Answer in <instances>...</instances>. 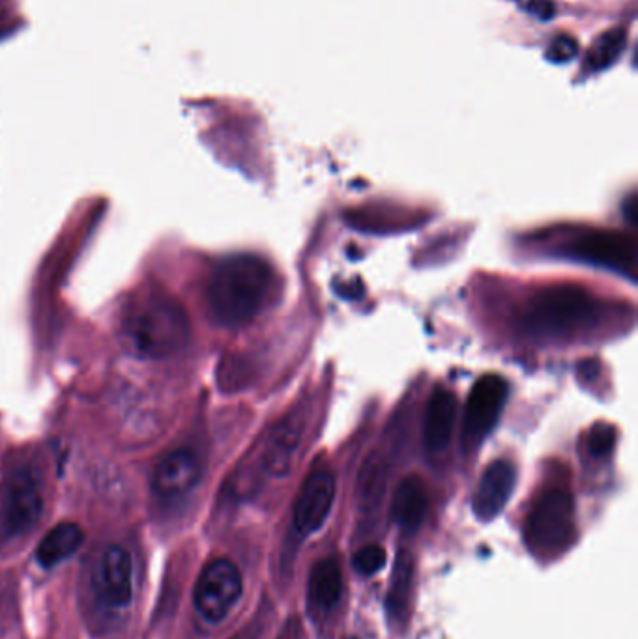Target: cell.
<instances>
[{"instance_id": "6da1fadb", "label": "cell", "mask_w": 638, "mask_h": 639, "mask_svg": "<svg viewBox=\"0 0 638 639\" xmlns=\"http://www.w3.org/2000/svg\"><path fill=\"white\" fill-rule=\"evenodd\" d=\"M120 337L131 354L161 359L188 342V316L169 294L152 288L139 290L122 311Z\"/></svg>"}, {"instance_id": "7a4b0ae2", "label": "cell", "mask_w": 638, "mask_h": 639, "mask_svg": "<svg viewBox=\"0 0 638 639\" xmlns=\"http://www.w3.org/2000/svg\"><path fill=\"white\" fill-rule=\"evenodd\" d=\"M270 266L253 255L225 258L212 273L206 301L214 320L225 327L246 326L257 314L270 292Z\"/></svg>"}, {"instance_id": "3957f363", "label": "cell", "mask_w": 638, "mask_h": 639, "mask_svg": "<svg viewBox=\"0 0 638 639\" xmlns=\"http://www.w3.org/2000/svg\"><path fill=\"white\" fill-rule=\"evenodd\" d=\"M595 301L577 286L539 292L524 311V326L539 337H566L594 320Z\"/></svg>"}, {"instance_id": "277c9868", "label": "cell", "mask_w": 638, "mask_h": 639, "mask_svg": "<svg viewBox=\"0 0 638 639\" xmlns=\"http://www.w3.org/2000/svg\"><path fill=\"white\" fill-rule=\"evenodd\" d=\"M575 533V499L564 488H552L539 497L524 527L530 550L545 557L566 552Z\"/></svg>"}, {"instance_id": "5b68a950", "label": "cell", "mask_w": 638, "mask_h": 639, "mask_svg": "<svg viewBox=\"0 0 638 639\" xmlns=\"http://www.w3.org/2000/svg\"><path fill=\"white\" fill-rule=\"evenodd\" d=\"M44 512L42 488L27 469L14 471L0 486V542L25 537Z\"/></svg>"}, {"instance_id": "8992f818", "label": "cell", "mask_w": 638, "mask_h": 639, "mask_svg": "<svg viewBox=\"0 0 638 639\" xmlns=\"http://www.w3.org/2000/svg\"><path fill=\"white\" fill-rule=\"evenodd\" d=\"M244 580L229 559H216L204 567L195 587V606L204 619L219 623L240 600Z\"/></svg>"}, {"instance_id": "52a82bcc", "label": "cell", "mask_w": 638, "mask_h": 639, "mask_svg": "<svg viewBox=\"0 0 638 639\" xmlns=\"http://www.w3.org/2000/svg\"><path fill=\"white\" fill-rule=\"evenodd\" d=\"M508 400V384L496 374L479 378L472 387L464 406L463 438L470 445H478L498 423Z\"/></svg>"}, {"instance_id": "ba28073f", "label": "cell", "mask_w": 638, "mask_h": 639, "mask_svg": "<svg viewBox=\"0 0 638 639\" xmlns=\"http://www.w3.org/2000/svg\"><path fill=\"white\" fill-rule=\"evenodd\" d=\"M573 255L610 270L620 271L627 277L637 273L635 240L622 232H590L584 234L571 247Z\"/></svg>"}, {"instance_id": "9c48e42d", "label": "cell", "mask_w": 638, "mask_h": 639, "mask_svg": "<svg viewBox=\"0 0 638 639\" xmlns=\"http://www.w3.org/2000/svg\"><path fill=\"white\" fill-rule=\"evenodd\" d=\"M335 477L319 469L313 471L300 490L294 505V526L302 535H311L324 526L328 514L334 507Z\"/></svg>"}, {"instance_id": "30bf717a", "label": "cell", "mask_w": 638, "mask_h": 639, "mask_svg": "<svg viewBox=\"0 0 638 639\" xmlns=\"http://www.w3.org/2000/svg\"><path fill=\"white\" fill-rule=\"evenodd\" d=\"M203 475L201 460L191 449H174L161 458L152 475L154 492L163 499H180L199 484Z\"/></svg>"}, {"instance_id": "8fae6325", "label": "cell", "mask_w": 638, "mask_h": 639, "mask_svg": "<svg viewBox=\"0 0 638 639\" xmlns=\"http://www.w3.org/2000/svg\"><path fill=\"white\" fill-rule=\"evenodd\" d=\"M515 483L517 471L508 460H494L493 464L485 468L472 503L474 512L481 522H491L506 509L509 499L513 496Z\"/></svg>"}, {"instance_id": "7c38bea8", "label": "cell", "mask_w": 638, "mask_h": 639, "mask_svg": "<svg viewBox=\"0 0 638 639\" xmlns=\"http://www.w3.org/2000/svg\"><path fill=\"white\" fill-rule=\"evenodd\" d=\"M98 589L102 598L115 608L128 606L133 598V563L128 550L111 544L102 554L98 568Z\"/></svg>"}, {"instance_id": "4fadbf2b", "label": "cell", "mask_w": 638, "mask_h": 639, "mask_svg": "<svg viewBox=\"0 0 638 639\" xmlns=\"http://www.w3.org/2000/svg\"><path fill=\"white\" fill-rule=\"evenodd\" d=\"M302 438L304 417L300 412H290L274 426L264 449V466L272 475L283 477L289 473L302 445Z\"/></svg>"}, {"instance_id": "5bb4252c", "label": "cell", "mask_w": 638, "mask_h": 639, "mask_svg": "<svg viewBox=\"0 0 638 639\" xmlns=\"http://www.w3.org/2000/svg\"><path fill=\"white\" fill-rule=\"evenodd\" d=\"M457 421V400L448 389H436L429 398L425 421H423V440L431 453H440L450 445Z\"/></svg>"}, {"instance_id": "9a60e30c", "label": "cell", "mask_w": 638, "mask_h": 639, "mask_svg": "<svg viewBox=\"0 0 638 639\" xmlns=\"http://www.w3.org/2000/svg\"><path fill=\"white\" fill-rule=\"evenodd\" d=\"M429 509L427 486L420 477H406L393 496L392 514L395 524L405 533H416L420 529Z\"/></svg>"}, {"instance_id": "2e32d148", "label": "cell", "mask_w": 638, "mask_h": 639, "mask_svg": "<svg viewBox=\"0 0 638 639\" xmlns=\"http://www.w3.org/2000/svg\"><path fill=\"white\" fill-rule=\"evenodd\" d=\"M83 539H85L83 529L77 524H72V522L58 524L38 544L36 559L42 567H55L60 561L75 554L81 548Z\"/></svg>"}, {"instance_id": "e0dca14e", "label": "cell", "mask_w": 638, "mask_h": 639, "mask_svg": "<svg viewBox=\"0 0 638 639\" xmlns=\"http://www.w3.org/2000/svg\"><path fill=\"white\" fill-rule=\"evenodd\" d=\"M414 589V559L412 555L403 550L395 559L393 567L392 583L388 591V613L395 623H403L410 608V597Z\"/></svg>"}, {"instance_id": "ac0fdd59", "label": "cell", "mask_w": 638, "mask_h": 639, "mask_svg": "<svg viewBox=\"0 0 638 639\" xmlns=\"http://www.w3.org/2000/svg\"><path fill=\"white\" fill-rule=\"evenodd\" d=\"M343 595V572L335 559L319 561L309 576V597L322 608L330 610Z\"/></svg>"}, {"instance_id": "d6986e66", "label": "cell", "mask_w": 638, "mask_h": 639, "mask_svg": "<svg viewBox=\"0 0 638 639\" xmlns=\"http://www.w3.org/2000/svg\"><path fill=\"white\" fill-rule=\"evenodd\" d=\"M625 43H627L625 27H616L597 36V40L586 55L588 70L601 71L610 68L624 53Z\"/></svg>"}, {"instance_id": "ffe728a7", "label": "cell", "mask_w": 638, "mask_h": 639, "mask_svg": "<svg viewBox=\"0 0 638 639\" xmlns=\"http://www.w3.org/2000/svg\"><path fill=\"white\" fill-rule=\"evenodd\" d=\"M386 486V473L378 458H369L358 479V501L365 511L377 509Z\"/></svg>"}, {"instance_id": "44dd1931", "label": "cell", "mask_w": 638, "mask_h": 639, "mask_svg": "<svg viewBox=\"0 0 638 639\" xmlns=\"http://www.w3.org/2000/svg\"><path fill=\"white\" fill-rule=\"evenodd\" d=\"M352 565L362 576H373L386 565V550L378 544H367L356 552Z\"/></svg>"}, {"instance_id": "7402d4cb", "label": "cell", "mask_w": 638, "mask_h": 639, "mask_svg": "<svg viewBox=\"0 0 638 639\" xmlns=\"http://www.w3.org/2000/svg\"><path fill=\"white\" fill-rule=\"evenodd\" d=\"M616 443V428L609 423H597L592 426L588 436V451L592 456L609 455Z\"/></svg>"}, {"instance_id": "603a6c76", "label": "cell", "mask_w": 638, "mask_h": 639, "mask_svg": "<svg viewBox=\"0 0 638 639\" xmlns=\"http://www.w3.org/2000/svg\"><path fill=\"white\" fill-rule=\"evenodd\" d=\"M579 55V42L571 34H560L552 40L545 57L552 64H567L573 62Z\"/></svg>"}, {"instance_id": "cb8c5ba5", "label": "cell", "mask_w": 638, "mask_h": 639, "mask_svg": "<svg viewBox=\"0 0 638 639\" xmlns=\"http://www.w3.org/2000/svg\"><path fill=\"white\" fill-rule=\"evenodd\" d=\"M526 8H528V14L539 21H551L556 15V4L552 0H530Z\"/></svg>"}, {"instance_id": "d4e9b609", "label": "cell", "mask_w": 638, "mask_h": 639, "mask_svg": "<svg viewBox=\"0 0 638 639\" xmlns=\"http://www.w3.org/2000/svg\"><path fill=\"white\" fill-rule=\"evenodd\" d=\"M15 17L12 12V0H0V40L10 36L15 30Z\"/></svg>"}, {"instance_id": "484cf974", "label": "cell", "mask_w": 638, "mask_h": 639, "mask_svg": "<svg viewBox=\"0 0 638 639\" xmlns=\"http://www.w3.org/2000/svg\"><path fill=\"white\" fill-rule=\"evenodd\" d=\"M348 639H354V638H348Z\"/></svg>"}]
</instances>
